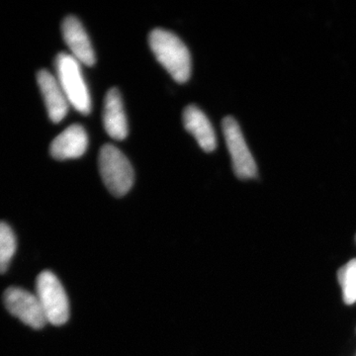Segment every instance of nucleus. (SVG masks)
I'll return each mask as SVG.
<instances>
[{"mask_svg":"<svg viewBox=\"0 0 356 356\" xmlns=\"http://www.w3.org/2000/svg\"><path fill=\"white\" fill-rule=\"evenodd\" d=\"M149 47L156 60L178 83H184L191 76V56L177 35L156 28L149 37Z\"/></svg>","mask_w":356,"mask_h":356,"instance_id":"1","label":"nucleus"},{"mask_svg":"<svg viewBox=\"0 0 356 356\" xmlns=\"http://www.w3.org/2000/svg\"><path fill=\"white\" fill-rule=\"evenodd\" d=\"M56 69L58 83L70 104L79 113H90L91 98L84 81L81 63L70 54L60 53L56 58Z\"/></svg>","mask_w":356,"mask_h":356,"instance_id":"2","label":"nucleus"},{"mask_svg":"<svg viewBox=\"0 0 356 356\" xmlns=\"http://www.w3.org/2000/svg\"><path fill=\"white\" fill-rule=\"evenodd\" d=\"M100 175L108 191L117 197L127 194L134 184V170L129 159L113 145H105L100 149Z\"/></svg>","mask_w":356,"mask_h":356,"instance_id":"3","label":"nucleus"},{"mask_svg":"<svg viewBox=\"0 0 356 356\" xmlns=\"http://www.w3.org/2000/svg\"><path fill=\"white\" fill-rule=\"evenodd\" d=\"M36 295L43 308L47 322L54 325L65 324L70 318V303L62 283L49 270L39 274Z\"/></svg>","mask_w":356,"mask_h":356,"instance_id":"4","label":"nucleus"},{"mask_svg":"<svg viewBox=\"0 0 356 356\" xmlns=\"http://www.w3.org/2000/svg\"><path fill=\"white\" fill-rule=\"evenodd\" d=\"M222 132L236 177L241 179L257 177V163L245 143L240 125L233 117H226L222 120Z\"/></svg>","mask_w":356,"mask_h":356,"instance_id":"5","label":"nucleus"},{"mask_svg":"<svg viewBox=\"0 0 356 356\" xmlns=\"http://www.w3.org/2000/svg\"><path fill=\"white\" fill-rule=\"evenodd\" d=\"M3 302L11 315L32 329H42L48 323L36 294L22 288L9 287L4 291Z\"/></svg>","mask_w":356,"mask_h":356,"instance_id":"6","label":"nucleus"},{"mask_svg":"<svg viewBox=\"0 0 356 356\" xmlns=\"http://www.w3.org/2000/svg\"><path fill=\"white\" fill-rule=\"evenodd\" d=\"M62 32L65 44L72 51L70 55L81 64L89 67L95 65V51L81 21L74 16H67L63 22Z\"/></svg>","mask_w":356,"mask_h":356,"instance_id":"7","label":"nucleus"},{"mask_svg":"<svg viewBox=\"0 0 356 356\" xmlns=\"http://www.w3.org/2000/svg\"><path fill=\"white\" fill-rule=\"evenodd\" d=\"M37 81L49 117L54 123H60L67 113L70 103L57 77L54 76L49 70H42L37 74Z\"/></svg>","mask_w":356,"mask_h":356,"instance_id":"8","label":"nucleus"},{"mask_svg":"<svg viewBox=\"0 0 356 356\" xmlns=\"http://www.w3.org/2000/svg\"><path fill=\"white\" fill-rule=\"evenodd\" d=\"M88 147V137L83 126H70L51 142L50 153L58 161L81 158Z\"/></svg>","mask_w":356,"mask_h":356,"instance_id":"9","label":"nucleus"},{"mask_svg":"<svg viewBox=\"0 0 356 356\" xmlns=\"http://www.w3.org/2000/svg\"><path fill=\"white\" fill-rule=\"evenodd\" d=\"M103 125L114 140H124L128 136V122L124 111L123 100L117 88L109 89L104 100Z\"/></svg>","mask_w":356,"mask_h":356,"instance_id":"10","label":"nucleus"},{"mask_svg":"<svg viewBox=\"0 0 356 356\" xmlns=\"http://www.w3.org/2000/svg\"><path fill=\"white\" fill-rule=\"evenodd\" d=\"M184 127L197 140L204 152L211 153L217 147L216 134L205 114L195 105H189L184 111Z\"/></svg>","mask_w":356,"mask_h":356,"instance_id":"11","label":"nucleus"},{"mask_svg":"<svg viewBox=\"0 0 356 356\" xmlns=\"http://www.w3.org/2000/svg\"><path fill=\"white\" fill-rule=\"evenodd\" d=\"M13 229L0 222V273H6L17 248Z\"/></svg>","mask_w":356,"mask_h":356,"instance_id":"12","label":"nucleus"},{"mask_svg":"<svg viewBox=\"0 0 356 356\" xmlns=\"http://www.w3.org/2000/svg\"><path fill=\"white\" fill-rule=\"evenodd\" d=\"M339 284L343 289V301L348 305L356 302V259L344 264L337 273Z\"/></svg>","mask_w":356,"mask_h":356,"instance_id":"13","label":"nucleus"}]
</instances>
